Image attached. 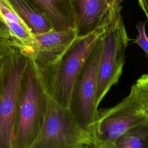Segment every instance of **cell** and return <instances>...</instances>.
I'll return each instance as SVG.
<instances>
[{
    "label": "cell",
    "mask_w": 148,
    "mask_h": 148,
    "mask_svg": "<svg viewBox=\"0 0 148 148\" xmlns=\"http://www.w3.org/2000/svg\"><path fill=\"white\" fill-rule=\"evenodd\" d=\"M48 100L38 66L29 57L20 83L12 130L11 148L31 147L43 124Z\"/></svg>",
    "instance_id": "1"
},
{
    "label": "cell",
    "mask_w": 148,
    "mask_h": 148,
    "mask_svg": "<svg viewBox=\"0 0 148 148\" xmlns=\"http://www.w3.org/2000/svg\"><path fill=\"white\" fill-rule=\"evenodd\" d=\"M112 22L102 25L86 36L76 37L59 60L38 67L46 93L60 106L69 109L75 82L96 42Z\"/></svg>",
    "instance_id": "2"
},
{
    "label": "cell",
    "mask_w": 148,
    "mask_h": 148,
    "mask_svg": "<svg viewBox=\"0 0 148 148\" xmlns=\"http://www.w3.org/2000/svg\"><path fill=\"white\" fill-rule=\"evenodd\" d=\"M146 121H148V112L134 84L128 95L117 105L108 109H98L90 132L94 141L92 146L113 144L128 130Z\"/></svg>",
    "instance_id": "3"
},
{
    "label": "cell",
    "mask_w": 148,
    "mask_h": 148,
    "mask_svg": "<svg viewBox=\"0 0 148 148\" xmlns=\"http://www.w3.org/2000/svg\"><path fill=\"white\" fill-rule=\"evenodd\" d=\"M29 56L12 37L0 70V148H11L10 139L21 78Z\"/></svg>",
    "instance_id": "4"
},
{
    "label": "cell",
    "mask_w": 148,
    "mask_h": 148,
    "mask_svg": "<svg viewBox=\"0 0 148 148\" xmlns=\"http://www.w3.org/2000/svg\"><path fill=\"white\" fill-rule=\"evenodd\" d=\"M93 143L90 133L77 124L69 109L49 97L43 124L31 148H79Z\"/></svg>",
    "instance_id": "5"
},
{
    "label": "cell",
    "mask_w": 148,
    "mask_h": 148,
    "mask_svg": "<svg viewBox=\"0 0 148 148\" xmlns=\"http://www.w3.org/2000/svg\"><path fill=\"white\" fill-rule=\"evenodd\" d=\"M101 39L96 96L98 107L111 87L118 83L125 63V51L131 40L121 13L109 25Z\"/></svg>",
    "instance_id": "6"
},
{
    "label": "cell",
    "mask_w": 148,
    "mask_h": 148,
    "mask_svg": "<svg viewBox=\"0 0 148 148\" xmlns=\"http://www.w3.org/2000/svg\"><path fill=\"white\" fill-rule=\"evenodd\" d=\"M101 36L96 42L75 82L69 106L77 124L89 133L96 120L98 109L96 96L98 65L102 49Z\"/></svg>",
    "instance_id": "7"
},
{
    "label": "cell",
    "mask_w": 148,
    "mask_h": 148,
    "mask_svg": "<svg viewBox=\"0 0 148 148\" xmlns=\"http://www.w3.org/2000/svg\"><path fill=\"white\" fill-rule=\"evenodd\" d=\"M29 46L23 45L24 52L35 62L38 68L59 60L76 38V31H56L53 29L33 35Z\"/></svg>",
    "instance_id": "8"
},
{
    "label": "cell",
    "mask_w": 148,
    "mask_h": 148,
    "mask_svg": "<svg viewBox=\"0 0 148 148\" xmlns=\"http://www.w3.org/2000/svg\"><path fill=\"white\" fill-rule=\"evenodd\" d=\"M77 17L76 37L86 36L102 26L112 22L117 14L105 0H71Z\"/></svg>",
    "instance_id": "9"
},
{
    "label": "cell",
    "mask_w": 148,
    "mask_h": 148,
    "mask_svg": "<svg viewBox=\"0 0 148 148\" xmlns=\"http://www.w3.org/2000/svg\"><path fill=\"white\" fill-rule=\"evenodd\" d=\"M56 31H76L77 17L71 0H28Z\"/></svg>",
    "instance_id": "10"
},
{
    "label": "cell",
    "mask_w": 148,
    "mask_h": 148,
    "mask_svg": "<svg viewBox=\"0 0 148 148\" xmlns=\"http://www.w3.org/2000/svg\"><path fill=\"white\" fill-rule=\"evenodd\" d=\"M33 35L53 29L48 21L28 0H7Z\"/></svg>",
    "instance_id": "11"
},
{
    "label": "cell",
    "mask_w": 148,
    "mask_h": 148,
    "mask_svg": "<svg viewBox=\"0 0 148 148\" xmlns=\"http://www.w3.org/2000/svg\"><path fill=\"white\" fill-rule=\"evenodd\" d=\"M0 13L12 36L21 44L29 46L34 39L33 34L7 0H0Z\"/></svg>",
    "instance_id": "12"
},
{
    "label": "cell",
    "mask_w": 148,
    "mask_h": 148,
    "mask_svg": "<svg viewBox=\"0 0 148 148\" xmlns=\"http://www.w3.org/2000/svg\"><path fill=\"white\" fill-rule=\"evenodd\" d=\"M112 145L116 148H148V121L130 128Z\"/></svg>",
    "instance_id": "13"
},
{
    "label": "cell",
    "mask_w": 148,
    "mask_h": 148,
    "mask_svg": "<svg viewBox=\"0 0 148 148\" xmlns=\"http://www.w3.org/2000/svg\"><path fill=\"white\" fill-rule=\"evenodd\" d=\"M136 28L138 35L133 42L142 49L148 59V36L146 31V22L139 21L136 25Z\"/></svg>",
    "instance_id": "14"
},
{
    "label": "cell",
    "mask_w": 148,
    "mask_h": 148,
    "mask_svg": "<svg viewBox=\"0 0 148 148\" xmlns=\"http://www.w3.org/2000/svg\"><path fill=\"white\" fill-rule=\"evenodd\" d=\"M135 84L148 112V73L140 76L137 79Z\"/></svg>",
    "instance_id": "15"
},
{
    "label": "cell",
    "mask_w": 148,
    "mask_h": 148,
    "mask_svg": "<svg viewBox=\"0 0 148 148\" xmlns=\"http://www.w3.org/2000/svg\"><path fill=\"white\" fill-rule=\"evenodd\" d=\"M12 38L10 34L0 33V70L9 50Z\"/></svg>",
    "instance_id": "16"
},
{
    "label": "cell",
    "mask_w": 148,
    "mask_h": 148,
    "mask_svg": "<svg viewBox=\"0 0 148 148\" xmlns=\"http://www.w3.org/2000/svg\"><path fill=\"white\" fill-rule=\"evenodd\" d=\"M105 1L117 14L120 13V11L123 8L121 4L124 0H105Z\"/></svg>",
    "instance_id": "17"
},
{
    "label": "cell",
    "mask_w": 148,
    "mask_h": 148,
    "mask_svg": "<svg viewBox=\"0 0 148 148\" xmlns=\"http://www.w3.org/2000/svg\"><path fill=\"white\" fill-rule=\"evenodd\" d=\"M138 2L148 21V0H138Z\"/></svg>",
    "instance_id": "18"
},
{
    "label": "cell",
    "mask_w": 148,
    "mask_h": 148,
    "mask_svg": "<svg viewBox=\"0 0 148 148\" xmlns=\"http://www.w3.org/2000/svg\"><path fill=\"white\" fill-rule=\"evenodd\" d=\"M0 33H5V34H10L9 29L5 23V22L3 21V18L0 17Z\"/></svg>",
    "instance_id": "19"
},
{
    "label": "cell",
    "mask_w": 148,
    "mask_h": 148,
    "mask_svg": "<svg viewBox=\"0 0 148 148\" xmlns=\"http://www.w3.org/2000/svg\"><path fill=\"white\" fill-rule=\"evenodd\" d=\"M91 148H116L112 144H108V143H101L97 144L91 147Z\"/></svg>",
    "instance_id": "20"
},
{
    "label": "cell",
    "mask_w": 148,
    "mask_h": 148,
    "mask_svg": "<svg viewBox=\"0 0 148 148\" xmlns=\"http://www.w3.org/2000/svg\"><path fill=\"white\" fill-rule=\"evenodd\" d=\"M79 148H91V146H83V147H79Z\"/></svg>",
    "instance_id": "21"
},
{
    "label": "cell",
    "mask_w": 148,
    "mask_h": 148,
    "mask_svg": "<svg viewBox=\"0 0 148 148\" xmlns=\"http://www.w3.org/2000/svg\"><path fill=\"white\" fill-rule=\"evenodd\" d=\"M0 17H1V18H2V17H1V16H0Z\"/></svg>",
    "instance_id": "22"
}]
</instances>
